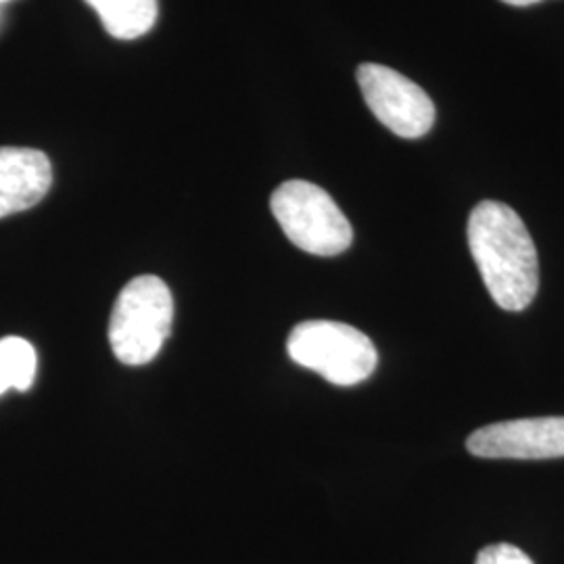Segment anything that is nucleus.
I'll return each mask as SVG.
<instances>
[{"mask_svg": "<svg viewBox=\"0 0 564 564\" xmlns=\"http://www.w3.org/2000/svg\"><path fill=\"white\" fill-rule=\"evenodd\" d=\"M468 247L491 300L523 312L540 289V260L521 216L506 203L481 202L468 218Z\"/></svg>", "mask_w": 564, "mask_h": 564, "instance_id": "obj_1", "label": "nucleus"}, {"mask_svg": "<svg viewBox=\"0 0 564 564\" xmlns=\"http://www.w3.org/2000/svg\"><path fill=\"white\" fill-rule=\"evenodd\" d=\"M174 323V300L158 276H139L121 289L109 323V343L126 366L158 358Z\"/></svg>", "mask_w": 564, "mask_h": 564, "instance_id": "obj_2", "label": "nucleus"}, {"mask_svg": "<svg viewBox=\"0 0 564 564\" xmlns=\"http://www.w3.org/2000/svg\"><path fill=\"white\" fill-rule=\"evenodd\" d=\"M270 207L286 239L305 253L333 258L351 247V224L335 199L314 182H282L272 193Z\"/></svg>", "mask_w": 564, "mask_h": 564, "instance_id": "obj_3", "label": "nucleus"}, {"mask_svg": "<svg viewBox=\"0 0 564 564\" xmlns=\"http://www.w3.org/2000/svg\"><path fill=\"white\" fill-rule=\"evenodd\" d=\"M286 351L293 362L339 387L362 383L379 364L377 347L362 330L335 321L297 324L289 335Z\"/></svg>", "mask_w": 564, "mask_h": 564, "instance_id": "obj_4", "label": "nucleus"}, {"mask_svg": "<svg viewBox=\"0 0 564 564\" xmlns=\"http://www.w3.org/2000/svg\"><path fill=\"white\" fill-rule=\"evenodd\" d=\"M356 76L368 109L393 134L421 139L431 132L435 105L416 82L379 63H362Z\"/></svg>", "mask_w": 564, "mask_h": 564, "instance_id": "obj_5", "label": "nucleus"}, {"mask_svg": "<svg viewBox=\"0 0 564 564\" xmlns=\"http://www.w3.org/2000/svg\"><path fill=\"white\" fill-rule=\"evenodd\" d=\"M466 447L477 458L496 460L564 458V416L487 424L468 437Z\"/></svg>", "mask_w": 564, "mask_h": 564, "instance_id": "obj_6", "label": "nucleus"}, {"mask_svg": "<svg viewBox=\"0 0 564 564\" xmlns=\"http://www.w3.org/2000/svg\"><path fill=\"white\" fill-rule=\"evenodd\" d=\"M53 184V167L39 149L0 147V218L34 207Z\"/></svg>", "mask_w": 564, "mask_h": 564, "instance_id": "obj_7", "label": "nucleus"}, {"mask_svg": "<svg viewBox=\"0 0 564 564\" xmlns=\"http://www.w3.org/2000/svg\"><path fill=\"white\" fill-rule=\"evenodd\" d=\"M101 18L105 30L120 41L144 36L158 21V0H86Z\"/></svg>", "mask_w": 564, "mask_h": 564, "instance_id": "obj_8", "label": "nucleus"}, {"mask_svg": "<svg viewBox=\"0 0 564 564\" xmlns=\"http://www.w3.org/2000/svg\"><path fill=\"white\" fill-rule=\"evenodd\" d=\"M39 370V356L34 345L21 337L0 339V395L9 389L28 391Z\"/></svg>", "mask_w": 564, "mask_h": 564, "instance_id": "obj_9", "label": "nucleus"}, {"mask_svg": "<svg viewBox=\"0 0 564 564\" xmlns=\"http://www.w3.org/2000/svg\"><path fill=\"white\" fill-rule=\"evenodd\" d=\"M475 564H533V561L517 545L494 544L479 552Z\"/></svg>", "mask_w": 564, "mask_h": 564, "instance_id": "obj_10", "label": "nucleus"}, {"mask_svg": "<svg viewBox=\"0 0 564 564\" xmlns=\"http://www.w3.org/2000/svg\"><path fill=\"white\" fill-rule=\"evenodd\" d=\"M506 4H512V7H531V4H538V2H544V0H502Z\"/></svg>", "mask_w": 564, "mask_h": 564, "instance_id": "obj_11", "label": "nucleus"}, {"mask_svg": "<svg viewBox=\"0 0 564 564\" xmlns=\"http://www.w3.org/2000/svg\"><path fill=\"white\" fill-rule=\"evenodd\" d=\"M0 2H7V0H0Z\"/></svg>", "mask_w": 564, "mask_h": 564, "instance_id": "obj_12", "label": "nucleus"}]
</instances>
